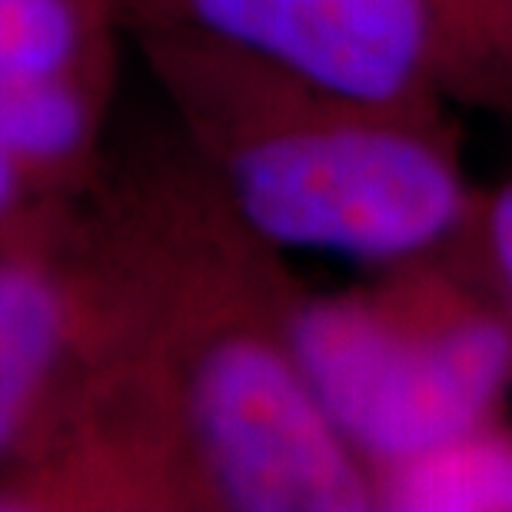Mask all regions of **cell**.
<instances>
[{"label":"cell","instance_id":"cell-7","mask_svg":"<svg viewBox=\"0 0 512 512\" xmlns=\"http://www.w3.org/2000/svg\"><path fill=\"white\" fill-rule=\"evenodd\" d=\"M376 512H512L509 413L373 476Z\"/></svg>","mask_w":512,"mask_h":512},{"label":"cell","instance_id":"cell-4","mask_svg":"<svg viewBox=\"0 0 512 512\" xmlns=\"http://www.w3.org/2000/svg\"><path fill=\"white\" fill-rule=\"evenodd\" d=\"M356 104L512 117V0H120Z\"/></svg>","mask_w":512,"mask_h":512},{"label":"cell","instance_id":"cell-6","mask_svg":"<svg viewBox=\"0 0 512 512\" xmlns=\"http://www.w3.org/2000/svg\"><path fill=\"white\" fill-rule=\"evenodd\" d=\"M80 203L0 243V466L34 443L94 356L97 290Z\"/></svg>","mask_w":512,"mask_h":512},{"label":"cell","instance_id":"cell-5","mask_svg":"<svg viewBox=\"0 0 512 512\" xmlns=\"http://www.w3.org/2000/svg\"><path fill=\"white\" fill-rule=\"evenodd\" d=\"M124 44L120 0H0V104L50 197H84L104 170Z\"/></svg>","mask_w":512,"mask_h":512},{"label":"cell","instance_id":"cell-1","mask_svg":"<svg viewBox=\"0 0 512 512\" xmlns=\"http://www.w3.org/2000/svg\"><path fill=\"white\" fill-rule=\"evenodd\" d=\"M80 230L97 286L90 380L177 512H370L373 483L293 360L300 283L180 133L110 153Z\"/></svg>","mask_w":512,"mask_h":512},{"label":"cell","instance_id":"cell-8","mask_svg":"<svg viewBox=\"0 0 512 512\" xmlns=\"http://www.w3.org/2000/svg\"><path fill=\"white\" fill-rule=\"evenodd\" d=\"M473 250L512 316V177L479 200Z\"/></svg>","mask_w":512,"mask_h":512},{"label":"cell","instance_id":"cell-2","mask_svg":"<svg viewBox=\"0 0 512 512\" xmlns=\"http://www.w3.org/2000/svg\"><path fill=\"white\" fill-rule=\"evenodd\" d=\"M127 40L230 210L283 256L380 270L473 240L483 193L446 114L323 94L180 27Z\"/></svg>","mask_w":512,"mask_h":512},{"label":"cell","instance_id":"cell-3","mask_svg":"<svg viewBox=\"0 0 512 512\" xmlns=\"http://www.w3.org/2000/svg\"><path fill=\"white\" fill-rule=\"evenodd\" d=\"M286 336L306 386L366 476L503 416L512 316L473 240L313 293L296 286Z\"/></svg>","mask_w":512,"mask_h":512}]
</instances>
